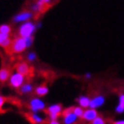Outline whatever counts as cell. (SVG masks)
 I'll return each instance as SVG.
<instances>
[{
	"mask_svg": "<svg viewBox=\"0 0 124 124\" xmlns=\"http://www.w3.org/2000/svg\"><path fill=\"white\" fill-rule=\"evenodd\" d=\"M26 60H27L28 62H34V61L36 60V54H35V53H33V52L28 53L27 55H26Z\"/></svg>",
	"mask_w": 124,
	"mask_h": 124,
	"instance_id": "cell-21",
	"label": "cell"
},
{
	"mask_svg": "<svg viewBox=\"0 0 124 124\" xmlns=\"http://www.w3.org/2000/svg\"><path fill=\"white\" fill-rule=\"evenodd\" d=\"M119 104L124 106V94H121L119 95Z\"/></svg>",
	"mask_w": 124,
	"mask_h": 124,
	"instance_id": "cell-26",
	"label": "cell"
},
{
	"mask_svg": "<svg viewBox=\"0 0 124 124\" xmlns=\"http://www.w3.org/2000/svg\"><path fill=\"white\" fill-rule=\"evenodd\" d=\"M38 1L40 2V3L43 4V5H46V4H49V3H51L52 0H38Z\"/></svg>",
	"mask_w": 124,
	"mask_h": 124,
	"instance_id": "cell-27",
	"label": "cell"
},
{
	"mask_svg": "<svg viewBox=\"0 0 124 124\" xmlns=\"http://www.w3.org/2000/svg\"><path fill=\"white\" fill-rule=\"evenodd\" d=\"M9 38V34H5V33H0V46Z\"/></svg>",
	"mask_w": 124,
	"mask_h": 124,
	"instance_id": "cell-23",
	"label": "cell"
},
{
	"mask_svg": "<svg viewBox=\"0 0 124 124\" xmlns=\"http://www.w3.org/2000/svg\"><path fill=\"white\" fill-rule=\"evenodd\" d=\"M115 112H116V113H119V114L123 113V112H124V106H122V105L118 104V105L116 106V108H115Z\"/></svg>",
	"mask_w": 124,
	"mask_h": 124,
	"instance_id": "cell-24",
	"label": "cell"
},
{
	"mask_svg": "<svg viewBox=\"0 0 124 124\" xmlns=\"http://www.w3.org/2000/svg\"><path fill=\"white\" fill-rule=\"evenodd\" d=\"M85 78L86 79H91V74L90 73H87L86 75H85Z\"/></svg>",
	"mask_w": 124,
	"mask_h": 124,
	"instance_id": "cell-30",
	"label": "cell"
},
{
	"mask_svg": "<svg viewBox=\"0 0 124 124\" xmlns=\"http://www.w3.org/2000/svg\"><path fill=\"white\" fill-rule=\"evenodd\" d=\"M62 117H63V124H75L78 120V117L73 112V107L63 110Z\"/></svg>",
	"mask_w": 124,
	"mask_h": 124,
	"instance_id": "cell-6",
	"label": "cell"
},
{
	"mask_svg": "<svg viewBox=\"0 0 124 124\" xmlns=\"http://www.w3.org/2000/svg\"><path fill=\"white\" fill-rule=\"evenodd\" d=\"M112 124H124V120H117V121H114Z\"/></svg>",
	"mask_w": 124,
	"mask_h": 124,
	"instance_id": "cell-29",
	"label": "cell"
},
{
	"mask_svg": "<svg viewBox=\"0 0 124 124\" xmlns=\"http://www.w3.org/2000/svg\"><path fill=\"white\" fill-rule=\"evenodd\" d=\"M10 32H11V27L8 24H2V25H0V33L9 34Z\"/></svg>",
	"mask_w": 124,
	"mask_h": 124,
	"instance_id": "cell-18",
	"label": "cell"
},
{
	"mask_svg": "<svg viewBox=\"0 0 124 124\" xmlns=\"http://www.w3.org/2000/svg\"><path fill=\"white\" fill-rule=\"evenodd\" d=\"M10 46H11V52L14 54H20L25 51V48H27L24 38H21V36H18V38L14 39V40H12Z\"/></svg>",
	"mask_w": 124,
	"mask_h": 124,
	"instance_id": "cell-4",
	"label": "cell"
},
{
	"mask_svg": "<svg viewBox=\"0 0 124 124\" xmlns=\"http://www.w3.org/2000/svg\"><path fill=\"white\" fill-rule=\"evenodd\" d=\"M35 30H36V26L34 23L30 21H25L18 27V35L21 36V38L31 36L34 33Z\"/></svg>",
	"mask_w": 124,
	"mask_h": 124,
	"instance_id": "cell-1",
	"label": "cell"
},
{
	"mask_svg": "<svg viewBox=\"0 0 124 124\" xmlns=\"http://www.w3.org/2000/svg\"><path fill=\"white\" fill-rule=\"evenodd\" d=\"M11 43H12V40H11V39L10 38H8L7 39H6L2 45H1V46L3 47V48H8L10 46H11Z\"/></svg>",
	"mask_w": 124,
	"mask_h": 124,
	"instance_id": "cell-22",
	"label": "cell"
},
{
	"mask_svg": "<svg viewBox=\"0 0 124 124\" xmlns=\"http://www.w3.org/2000/svg\"><path fill=\"white\" fill-rule=\"evenodd\" d=\"M104 103H105V97H104V96H102V95L95 96L94 98H92L91 100H90L89 108L97 109V108H99V107H101Z\"/></svg>",
	"mask_w": 124,
	"mask_h": 124,
	"instance_id": "cell-10",
	"label": "cell"
},
{
	"mask_svg": "<svg viewBox=\"0 0 124 124\" xmlns=\"http://www.w3.org/2000/svg\"><path fill=\"white\" fill-rule=\"evenodd\" d=\"M32 16H33V14H32L31 11H22V12H20V13L16 14L13 17L12 21H13L14 23H19V22L23 23L25 21H28Z\"/></svg>",
	"mask_w": 124,
	"mask_h": 124,
	"instance_id": "cell-7",
	"label": "cell"
},
{
	"mask_svg": "<svg viewBox=\"0 0 124 124\" xmlns=\"http://www.w3.org/2000/svg\"><path fill=\"white\" fill-rule=\"evenodd\" d=\"M34 93L36 96L39 97H43L46 96L47 93H48V88L46 86V85H40V86H38L36 88L34 89Z\"/></svg>",
	"mask_w": 124,
	"mask_h": 124,
	"instance_id": "cell-13",
	"label": "cell"
},
{
	"mask_svg": "<svg viewBox=\"0 0 124 124\" xmlns=\"http://www.w3.org/2000/svg\"><path fill=\"white\" fill-rule=\"evenodd\" d=\"M43 7H45V5L41 4V3H40V2H39V1H36V2L32 5L31 9H32V11H33V12H40V11L43 9Z\"/></svg>",
	"mask_w": 124,
	"mask_h": 124,
	"instance_id": "cell-17",
	"label": "cell"
},
{
	"mask_svg": "<svg viewBox=\"0 0 124 124\" xmlns=\"http://www.w3.org/2000/svg\"><path fill=\"white\" fill-rule=\"evenodd\" d=\"M73 112L78 118H82L83 113H84V109L80 106H76V107H73Z\"/></svg>",
	"mask_w": 124,
	"mask_h": 124,
	"instance_id": "cell-16",
	"label": "cell"
},
{
	"mask_svg": "<svg viewBox=\"0 0 124 124\" xmlns=\"http://www.w3.org/2000/svg\"><path fill=\"white\" fill-rule=\"evenodd\" d=\"M28 109L30 112L36 113L39 111H45L46 110V103L39 98H32L28 103Z\"/></svg>",
	"mask_w": 124,
	"mask_h": 124,
	"instance_id": "cell-5",
	"label": "cell"
},
{
	"mask_svg": "<svg viewBox=\"0 0 124 124\" xmlns=\"http://www.w3.org/2000/svg\"><path fill=\"white\" fill-rule=\"evenodd\" d=\"M63 105L62 104H53L51 106L46 108V113L47 115V118L49 120H55L59 119V117L62 116V112H63Z\"/></svg>",
	"mask_w": 124,
	"mask_h": 124,
	"instance_id": "cell-2",
	"label": "cell"
},
{
	"mask_svg": "<svg viewBox=\"0 0 124 124\" xmlns=\"http://www.w3.org/2000/svg\"><path fill=\"white\" fill-rule=\"evenodd\" d=\"M24 40H25L26 47H30V46H32V43H33V38H32V35L31 36H27V38H24Z\"/></svg>",
	"mask_w": 124,
	"mask_h": 124,
	"instance_id": "cell-20",
	"label": "cell"
},
{
	"mask_svg": "<svg viewBox=\"0 0 124 124\" xmlns=\"http://www.w3.org/2000/svg\"><path fill=\"white\" fill-rule=\"evenodd\" d=\"M32 91H33V87L30 83L23 84L19 88V92L21 93V94H29V93H31Z\"/></svg>",
	"mask_w": 124,
	"mask_h": 124,
	"instance_id": "cell-15",
	"label": "cell"
},
{
	"mask_svg": "<svg viewBox=\"0 0 124 124\" xmlns=\"http://www.w3.org/2000/svg\"><path fill=\"white\" fill-rule=\"evenodd\" d=\"M16 72L23 75L24 77L28 76L30 73V67L25 62H20V63H18L16 65Z\"/></svg>",
	"mask_w": 124,
	"mask_h": 124,
	"instance_id": "cell-11",
	"label": "cell"
},
{
	"mask_svg": "<svg viewBox=\"0 0 124 124\" xmlns=\"http://www.w3.org/2000/svg\"><path fill=\"white\" fill-rule=\"evenodd\" d=\"M91 124H106V123H105V120L101 116H97L96 118L91 122Z\"/></svg>",
	"mask_w": 124,
	"mask_h": 124,
	"instance_id": "cell-19",
	"label": "cell"
},
{
	"mask_svg": "<svg viewBox=\"0 0 124 124\" xmlns=\"http://www.w3.org/2000/svg\"><path fill=\"white\" fill-rule=\"evenodd\" d=\"M98 115V112L96 111V109H92V108H87L86 110H84V113L82 116V119L86 122H92Z\"/></svg>",
	"mask_w": 124,
	"mask_h": 124,
	"instance_id": "cell-9",
	"label": "cell"
},
{
	"mask_svg": "<svg viewBox=\"0 0 124 124\" xmlns=\"http://www.w3.org/2000/svg\"><path fill=\"white\" fill-rule=\"evenodd\" d=\"M5 102H6V98L3 97L2 95H0V113H1V110L3 108V105L5 104Z\"/></svg>",
	"mask_w": 124,
	"mask_h": 124,
	"instance_id": "cell-25",
	"label": "cell"
},
{
	"mask_svg": "<svg viewBox=\"0 0 124 124\" xmlns=\"http://www.w3.org/2000/svg\"><path fill=\"white\" fill-rule=\"evenodd\" d=\"M47 124H61L60 121L58 119H55V120H49L47 121Z\"/></svg>",
	"mask_w": 124,
	"mask_h": 124,
	"instance_id": "cell-28",
	"label": "cell"
},
{
	"mask_svg": "<svg viewBox=\"0 0 124 124\" xmlns=\"http://www.w3.org/2000/svg\"><path fill=\"white\" fill-rule=\"evenodd\" d=\"M25 118L31 123V124H46V121L40 117L39 115H38L36 113H33V112H30V113H25L24 114Z\"/></svg>",
	"mask_w": 124,
	"mask_h": 124,
	"instance_id": "cell-8",
	"label": "cell"
},
{
	"mask_svg": "<svg viewBox=\"0 0 124 124\" xmlns=\"http://www.w3.org/2000/svg\"><path fill=\"white\" fill-rule=\"evenodd\" d=\"M9 77H10V72L7 68H2V69H0V82L5 83L6 81L9 80Z\"/></svg>",
	"mask_w": 124,
	"mask_h": 124,
	"instance_id": "cell-14",
	"label": "cell"
},
{
	"mask_svg": "<svg viewBox=\"0 0 124 124\" xmlns=\"http://www.w3.org/2000/svg\"><path fill=\"white\" fill-rule=\"evenodd\" d=\"M90 100H91V99H90L88 96H80V97L77 99L79 106H80V107H82L83 109H87V108H89Z\"/></svg>",
	"mask_w": 124,
	"mask_h": 124,
	"instance_id": "cell-12",
	"label": "cell"
},
{
	"mask_svg": "<svg viewBox=\"0 0 124 124\" xmlns=\"http://www.w3.org/2000/svg\"><path fill=\"white\" fill-rule=\"evenodd\" d=\"M24 79H25V77L23 75L15 72L13 74H11L9 77V86L13 89H19L24 84Z\"/></svg>",
	"mask_w": 124,
	"mask_h": 124,
	"instance_id": "cell-3",
	"label": "cell"
}]
</instances>
